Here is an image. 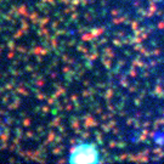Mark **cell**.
<instances>
[{
  "instance_id": "1",
  "label": "cell",
  "mask_w": 164,
  "mask_h": 164,
  "mask_svg": "<svg viewBox=\"0 0 164 164\" xmlns=\"http://www.w3.org/2000/svg\"><path fill=\"white\" fill-rule=\"evenodd\" d=\"M76 154H80V158H78L77 160L88 162V160H90V158L94 160V159H95V156H96L97 153H96V151L93 148V147L84 146V147H81V148H78V150L76 151Z\"/></svg>"
}]
</instances>
